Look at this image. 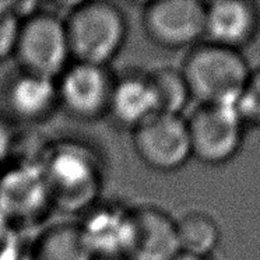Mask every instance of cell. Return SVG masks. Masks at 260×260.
<instances>
[{"mask_svg":"<svg viewBox=\"0 0 260 260\" xmlns=\"http://www.w3.org/2000/svg\"><path fill=\"white\" fill-rule=\"evenodd\" d=\"M14 55L24 73L57 80L72 57L64 21L45 12L24 20Z\"/></svg>","mask_w":260,"mask_h":260,"instance_id":"obj_5","label":"cell"},{"mask_svg":"<svg viewBox=\"0 0 260 260\" xmlns=\"http://www.w3.org/2000/svg\"><path fill=\"white\" fill-rule=\"evenodd\" d=\"M108 113L135 130L158 115V102L150 76H129L113 83Z\"/></svg>","mask_w":260,"mask_h":260,"instance_id":"obj_13","label":"cell"},{"mask_svg":"<svg viewBox=\"0 0 260 260\" xmlns=\"http://www.w3.org/2000/svg\"><path fill=\"white\" fill-rule=\"evenodd\" d=\"M135 243L127 260H175L181 252L176 220L155 207L133 210Z\"/></svg>","mask_w":260,"mask_h":260,"instance_id":"obj_12","label":"cell"},{"mask_svg":"<svg viewBox=\"0 0 260 260\" xmlns=\"http://www.w3.org/2000/svg\"><path fill=\"white\" fill-rule=\"evenodd\" d=\"M57 83L59 102L80 119H95L108 112L113 81L104 66L76 62Z\"/></svg>","mask_w":260,"mask_h":260,"instance_id":"obj_9","label":"cell"},{"mask_svg":"<svg viewBox=\"0 0 260 260\" xmlns=\"http://www.w3.org/2000/svg\"><path fill=\"white\" fill-rule=\"evenodd\" d=\"M133 132L139 157L153 170L176 171L192 158L186 119L182 115L158 113Z\"/></svg>","mask_w":260,"mask_h":260,"instance_id":"obj_8","label":"cell"},{"mask_svg":"<svg viewBox=\"0 0 260 260\" xmlns=\"http://www.w3.org/2000/svg\"><path fill=\"white\" fill-rule=\"evenodd\" d=\"M260 31V9L250 0H214L206 3L204 41L242 52Z\"/></svg>","mask_w":260,"mask_h":260,"instance_id":"obj_11","label":"cell"},{"mask_svg":"<svg viewBox=\"0 0 260 260\" xmlns=\"http://www.w3.org/2000/svg\"><path fill=\"white\" fill-rule=\"evenodd\" d=\"M206 3L199 0H157L143 12L150 40L167 49L193 48L204 40Z\"/></svg>","mask_w":260,"mask_h":260,"instance_id":"obj_6","label":"cell"},{"mask_svg":"<svg viewBox=\"0 0 260 260\" xmlns=\"http://www.w3.org/2000/svg\"><path fill=\"white\" fill-rule=\"evenodd\" d=\"M64 24L72 57L80 63L107 68L124 44L126 20L111 3H79Z\"/></svg>","mask_w":260,"mask_h":260,"instance_id":"obj_2","label":"cell"},{"mask_svg":"<svg viewBox=\"0 0 260 260\" xmlns=\"http://www.w3.org/2000/svg\"><path fill=\"white\" fill-rule=\"evenodd\" d=\"M21 21L14 13V2H0V62L14 55Z\"/></svg>","mask_w":260,"mask_h":260,"instance_id":"obj_19","label":"cell"},{"mask_svg":"<svg viewBox=\"0 0 260 260\" xmlns=\"http://www.w3.org/2000/svg\"><path fill=\"white\" fill-rule=\"evenodd\" d=\"M17 260H34V256H32V253H28V252L24 250L23 253L18 256Z\"/></svg>","mask_w":260,"mask_h":260,"instance_id":"obj_23","label":"cell"},{"mask_svg":"<svg viewBox=\"0 0 260 260\" xmlns=\"http://www.w3.org/2000/svg\"><path fill=\"white\" fill-rule=\"evenodd\" d=\"M34 260H95L87 248L79 225H59L41 237Z\"/></svg>","mask_w":260,"mask_h":260,"instance_id":"obj_16","label":"cell"},{"mask_svg":"<svg viewBox=\"0 0 260 260\" xmlns=\"http://www.w3.org/2000/svg\"><path fill=\"white\" fill-rule=\"evenodd\" d=\"M237 109L246 127L260 129V66L250 70L241 95L237 101Z\"/></svg>","mask_w":260,"mask_h":260,"instance_id":"obj_18","label":"cell"},{"mask_svg":"<svg viewBox=\"0 0 260 260\" xmlns=\"http://www.w3.org/2000/svg\"><path fill=\"white\" fill-rule=\"evenodd\" d=\"M250 70L242 52L207 41L190 48L181 69L200 105H237Z\"/></svg>","mask_w":260,"mask_h":260,"instance_id":"obj_1","label":"cell"},{"mask_svg":"<svg viewBox=\"0 0 260 260\" xmlns=\"http://www.w3.org/2000/svg\"><path fill=\"white\" fill-rule=\"evenodd\" d=\"M186 123L192 158L203 164H225L242 147L246 124L237 105H199Z\"/></svg>","mask_w":260,"mask_h":260,"instance_id":"obj_4","label":"cell"},{"mask_svg":"<svg viewBox=\"0 0 260 260\" xmlns=\"http://www.w3.org/2000/svg\"><path fill=\"white\" fill-rule=\"evenodd\" d=\"M13 146H14L13 132L6 123L0 122V164L10 157Z\"/></svg>","mask_w":260,"mask_h":260,"instance_id":"obj_21","label":"cell"},{"mask_svg":"<svg viewBox=\"0 0 260 260\" xmlns=\"http://www.w3.org/2000/svg\"><path fill=\"white\" fill-rule=\"evenodd\" d=\"M51 192L52 206L74 213L91 209L100 194L98 161L83 146L60 144L41 161Z\"/></svg>","mask_w":260,"mask_h":260,"instance_id":"obj_3","label":"cell"},{"mask_svg":"<svg viewBox=\"0 0 260 260\" xmlns=\"http://www.w3.org/2000/svg\"><path fill=\"white\" fill-rule=\"evenodd\" d=\"M182 253L211 257L221 239L215 220L203 211H189L176 220Z\"/></svg>","mask_w":260,"mask_h":260,"instance_id":"obj_15","label":"cell"},{"mask_svg":"<svg viewBox=\"0 0 260 260\" xmlns=\"http://www.w3.org/2000/svg\"><path fill=\"white\" fill-rule=\"evenodd\" d=\"M59 102L56 80L21 73L7 90V105L13 115L23 120H40L53 111Z\"/></svg>","mask_w":260,"mask_h":260,"instance_id":"obj_14","label":"cell"},{"mask_svg":"<svg viewBox=\"0 0 260 260\" xmlns=\"http://www.w3.org/2000/svg\"><path fill=\"white\" fill-rule=\"evenodd\" d=\"M49 207L51 192L41 162H18L0 174V211L17 228L42 218Z\"/></svg>","mask_w":260,"mask_h":260,"instance_id":"obj_7","label":"cell"},{"mask_svg":"<svg viewBox=\"0 0 260 260\" xmlns=\"http://www.w3.org/2000/svg\"><path fill=\"white\" fill-rule=\"evenodd\" d=\"M148 76L155 91L158 112L165 115H182L192 96L181 70L162 68Z\"/></svg>","mask_w":260,"mask_h":260,"instance_id":"obj_17","label":"cell"},{"mask_svg":"<svg viewBox=\"0 0 260 260\" xmlns=\"http://www.w3.org/2000/svg\"><path fill=\"white\" fill-rule=\"evenodd\" d=\"M23 252L17 226L0 211V260H17Z\"/></svg>","mask_w":260,"mask_h":260,"instance_id":"obj_20","label":"cell"},{"mask_svg":"<svg viewBox=\"0 0 260 260\" xmlns=\"http://www.w3.org/2000/svg\"><path fill=\"white\" fill-rule=\"evenodd\" d=\"M175 260H213L211 257H200V256H192V254L181 253Z\"/></svg>","mask_w":260,"mask_h":260,"instance_id":"obj_22","label":"cell"},{"mask_svg":"<svg viewBox=\"0 0 260 260\" xmlns=\"http://www.w3.org/2000/svg\"><path fill=\"white\" fill-rule=\"evenodd\" d=\"M79 226L94 259L127 260L135 243L133 210L102 206L90 210Z\"/></svg>","mask_w":260,"mask_h":260,"instance_id":"obj_10","label":"cell"}]
</instances>
